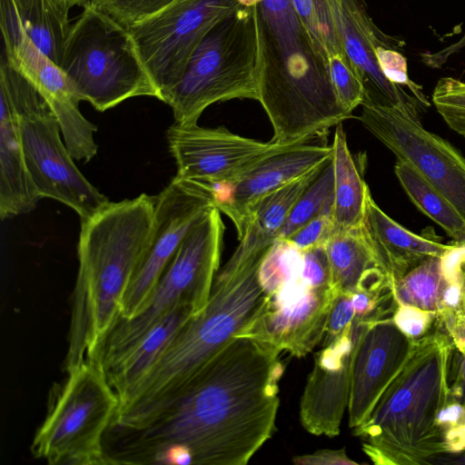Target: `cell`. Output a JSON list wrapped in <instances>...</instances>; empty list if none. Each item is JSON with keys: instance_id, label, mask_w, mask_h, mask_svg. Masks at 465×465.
<instances>
[{"instance_id": "1", "label": "cell", "mask_w": 465, "mask_h": 465, "mask_svg": "<svg viewBox=\"0 0 465 465\" xmlns=\"http://www.w3.org/2000/svg\"><path fill=\"white\" fill-rule=\"evenodd\" d=\"M281 351L232 338L173 397L108 428L109 465H245L272 436Z\"/></svg>"}, {"instance_id": "2", "label": "cell", "mask_w": 465, "mask_h": 465, "mask_svg": "<svg viewBox=\"0 0 465 465\" xmlns=\"http://www.w3.org/2000/svg\"><path fill=\"white\" fill-rule=\"evenodd\" d=\"M257 101L272 142L293 144L322 135L351 114L340 104L325 52L313 41L292 0L256 5Z\"/></svg>"}, {"instance_id": "3", "label": "cell", "mask_w": 465, "mask_h": 465, "mask_svg": "<svg viewBox=\"0 0 465 465\" xmlns=\"http://www.w3.org/2000/svg\"><path fill=\"white\" fill-rule=\"evenodd\" d=\"M154 209L155 197L142 193L109 202L81 220L65 372L92 357L121 317L123 298L149 242Z\"/></svg>"}, {"instance_id": "4", "label": "cell", "mask_w": 465, "mask_h": 465, "mask_svg": "<svg viewBox=\"0 0 465 465\" xmlns=\"http://www.w3.org/2000/svg\"><path fill=\"white\" fill-rule=\"evenodd\" d=\"M451 344L438 321L416 340L411 357L360 425L352 429L378 465L434 464L447 455L438 416L450 398Z\"/></svg>"}, {"instance_id": "5", "label": "cell", "mask_w": 465, "mask_h": 465, "mask_svg": "<svg viewBox=\"0 0 465 465\" xmlns=\"http://www.w3.org/2000/svg\"><path fill=\"white\" fill-rule=\"evenodd\" d=\"M259 267L217 272L204 308L183 325L120 401L118 420L143 414L173 397L252 318L263 299Z\"/></svg>"}, {"instance_id": "6", "label": "cell", "mask_w": 465, "mask_h": 465, "mask_svg": "<svg viewBox=\"0 0 465 465\" xmlns=\"http://www.w3.org/2000/svg\"><path fill=\"white\" fill-rule=\"evenodd\" d=\"M83 7L59 65L80 100L99 112L137 96L161 100L129 28L91 3Z\"/></svg>"}, {"instance_id": "7", "label": "cell", "mask_w": 465, "mask_h": 465, "mask_svg": "<svg viewBox=\"0 0 465 465\" xmlns=\"http://www.w3.org/2000/svg\"><path fill=\"white\" fill-rule=\"evenodd\" d=\"M224 223L216 207L210 209L186 235L163 270L142 310L120 318L96 349L106 372L161 320L181 307L195 314L206 305L217 274Z\"/></svg>"}, {"instance_id": "8", "label": "cell", "mask_w": 465, "mask_h": 465, "mask_svg": "<svg viewBox=\"0 0 465 465\" xmlns=\"http://www.w3.org/2000/svg\"><path fill=\"white\" fill-rule=\"evenodd\" d=\"M256 5L219 22L192 54L180 81L164 95L177 124H197L217 102L257 100Z\"/></svg>"}, {"instance_id": "9", "label": "cell", "mask_w": 465, "mask_h": 465, "mask_svg": "<svg viewBox=\"0 0 465 465\" xmlns=\"http://www.w3.org/2000/svg\"><path fill=\"white\" fill-rule=\"evenodd\" d=\"M52 388L30 450L52 465H108L104 439L119 399L100 361L87 358Z\"/></svg>"}, {"instance_id": "10", "label": "cell", "mask_w": 465, "mask_h": 465, "mask_svg": "<svg viewBox=\"0 0 465 465\" xmlns=\"http://www.w3.org/2000/svg\"><path fill=\"white\" fill-rule=\"evenodd\" d=\"M0 92L6 95L16 115L26 166L39 196L67 205L81 220L105 206L108 198L76 167L51 107L6 60L0 67Z\"/></svg>"}, {"instance_id": "11", "label": "cell", "mask_w": 465, "mask_h": 465, "mask_svg": "<svg viewBox=\"0 0 465 465\" xmlns=\"http://www.w3.org/2000/svg\"><path fill=\"white\" fill-rule=\"evenodd\" d=\"M242 5L246 0H175L129 27L161 101L180 81L206 35Z\"/></svg>"}, {"instance_id": "12", "label": "cell", "mask_w": 465, "mask_h": 465, "mask_svg": "<svg viewBox=\"0 0 465 465\" xmlns=\"http://www.w3.org/2000/svg\"><path fill=\"white\" fill-rule=\"evenodd\" d=\"M338 294L332 286L314 285L302 269L263 293L257 312L234 337L252 338L303 357L322 341Z\"/></svg>"}, {"instance_id": "13", "label": "cell", "mask_w": 465, "mask_h": 465, "mask_svg": "<svg viewBox=\"0 0 465 465\" xmlns=\"http://www.w3.org/2000/svg\"><path fill=\"white\" fill-rule=\"evenodd\" d=\"M362 125L438 189L465 220V157L420 121L387 106L361 104Z\"/></svg>"}, {"instance_id": "14", "label": "cell", "mask_w": 465, "mask_h": 465, "mask_svg": "<svg viewBox=\"0 0 465 465\" xmlns=\"http://www.w3.org/2000/svg\"><path fill=\"white\" fill-rule=\"evenodd\" d=\"M213 207L214 197L209 184L177 176L155 196L149 242L123 298L120 318L131 319L142 310L186 235Z\"/></svg>"}, {"instance_id": "15", "label": "cell", "mask_w": 465, "mask_h": 465, "mask_svg": "<svg viewBox=\"0 0 465 465\" xmlns=\"http://www.w3.org/2000/svg\"><path fill=\"white\" fill-rule=\"evenodd\" d=\"M322 26L342 44L364 88L362 104L393 107L420 121L430 106L409 89L391 82L380 68L376 49L389 35L372 21L360 0H313Z\"/></svg>"}, {"instance_id": "16", "label": "cell", "mask_w": 465, "mask_h": 465, "mask_svg": "<svg viewBox=\"0 0 465 465\" xmlns=\"http://www.w3.org/2000/svg\"><path fill=\"white\" fill-rule=\"evenodd\" d=\"M177 166L176 176L203 183L236 179L262 158L284 145L233 134L224 127L174 123L166 134Z\"/></svg>"}, {"instance_id": "17", "label": "cell", "mask_w": 465, "mask_h": 465, "mask_svg": "<svg viewBox=\"0 0 465 465\" xmlns=\"http://www.w3.org/2000/svg\"><path fill=\"white\" fill-rule=\"evenodd\" d=\"M322 135L284 145L262 158L236 179L210 185L215 207L228 216L238 239L243 234L259 200L308 172L324 165L332 156V145Z\"/></svg>"}, {"instance_id": "18", "label": "cell", "mask_w": 465, "mask_h": 465, "mask_svg": "<svg viewBox=\"0 0 465 465\" xmlns=\"http://www.w3.org/2000/svg\"><path fill=\"white\" fill-rule=\"evenodd\" d=\"M6 61L28 79L57 117L64 141L74 156L92 152L96 126L81 113L66 74L16 25L0 21Z\"/></svg>"}, {"instance_id": "19", "label": "cell", "mask_w": 465, "mask_h": 465, "mask_svg": "<svg viewBox=\"0 0 465 465\" xmlns=\"http://www.w3.org/2000/svg\"><path fill=\"white\" fill-rule=\"evenodd\" d=\"M368 321L354 319L339 338L314 358L300 404V418L310 433L335 437L348 407L354 353Z\"/></svg>"}, {"instance_id": "20", "label": "cell", "mask_w": 465, "mask_h": 465, "mask_svg": "<svg viewBox=\"0 0 465 465\" xmlns=\"http://www.w3.org/2000/svg\"><path fill=\"white\" fill-rule=\"evenodd\" d=\"M415 343L400 330L392 316L368 321L353 358L348 402L351 429L371 414L406 366Z\"/></svg>"}, {"instance_id": "21", "label": "cell", "mask_w": 465, "mask_h": 465, "mask_svg": "<svg viewBox=\"0 0 465 465\" xmlns=\"http://www.w3.org/2000/svg\"><path fill=\"white\" fill-rule=\"evenodd\" d=\"M380 267L387 275L391 288L409 271L430 257H441L453 243L444 244L436 237L416 234L386 214L367 196L361 225Z\"/></svg>"}, {"instance_id": "22", "label": "cell", "mask_w": 465, "mask_h": 465, "mask_svg": "<svg viewBox=\"0 0 465 465\" xmlns=\"http://www.w3.org/2000/svg\"><path fill=\"white\" fill-rule=\"evenodd\" d=\"M324 165L308 172L259 200L252 211L243 234L239 239L238 247L223 266V270L238 271L261 263L265 253L278 239L293 204L318 177Z\"/></svg>"}, {"instance_id": "23", "label": "cell", "mask_w": 465, "mask_h": 465, "mask_svg": "<svg viewBox=\"0 0 465 465\" xmlns=\"http://www.w3.org/2000/svg\"><path fill=\"white\" fill-rule=\"evenodd\" d=\"M40 199L26 166L16 115L0 92V217L26 213Z\"/></svg>"}, {"instance_id": "24", "label": "cell", "mask_w": 465, "mask_h": 465, "mask_svg": "<svg viewBox=\"0 0 465 465\" xmlns=\"http://www.w3.org/2000/svg\"><path fill=\"white\" fill-rule=\"evenodd\" d=\"M325 247L332 286L338 293L379 294L391 289L389 279L377 262L361 226L331 235Z\"/></svg>"}, {"instance_id": "25", "label": "cell", "mask_w": 465, "mask_h": 465, "mask_svg": "<svg viewBox=\"0 0 465 465\" xmlns=\"http://www.w3.org/2000/svg\"><path fill=\"white\" fill-rule=\"evenodd\" d=\"M68 12L59 0H0V20L23 29L58 66L71 26Z\"/></svg>"}, {"instance_id": "26", "label": "cell", "mask_w": 465, "mask_h": 465, "mask_svg": "<svg viewBox=\"0 0 465 465\" xmlns=\"http://www.w3.org/2000/svg\"><path fill=\"white\" fill-rule=\"evenodd\" d=\"M334 172L332 234L343 233L361 225L370 189L363 168L349 150L342 123L336 125L332 142Z\"/></svg>"}, {"instance_id": "27", "label": "cell", "mask_w": 465, "mask_h": 465, "mask_svg": "<svg viewBox=\"0 0 465 465\" xmlns=\"http://www.w3.org/2000/svg\"><path fill=\"white\" fill-rule=\"evenodd\" d=\"M193 315L195 313L189 307L174 310L105 372L119 403L146 375L179 330Z\"/></svg>"}, {"instance_id": "28", "label": "cell", "mask_w": 465, "mask_h": 465, "mask_svg": "<svg viewBox=\"0 0 465 465\" xmlns=\"http://www.w3.org/2000/svg\"><path fill=\"white\" fill-rule=\"evenodd\" d=\"M394 173L413 204L456 241L465 220L453 204L409 163L398 160Z\"/></svg>"}, {"instance_id": "29", "label": "cell", "mask_w": 465, "mask_h": 465, "mask_svg": "<svg viewBox=\"0 0 465 465\" xmlns=\"http://www.w3.org/2000/svg\"><path fill=\"white\" fill-rule=\"evenodd\" d=\"M448 284L440 257H430L409 271L391 289L397 303L438 314Z\"/></svg>"}, {"instance_id": "30", "label": "cell", "mask_w": 465, "mask_h": 465, "mask_svg": "<svg viewBox=\"0 0 465 465\" xmlns=\"http://www.w3.org/2000/svg\"><path fill=\"white\" fill-rule=\"evenodd\" d=\"M333 186L334 172L332 158H331L318 177L293 204L278 238L287 239L322 212L332 210Z\"/></svg>"}, {"instance_id": "31", "label": "cell", "mask_w": 465, "mask_h": 465, "mask_svg": "<svg viewBox=\"0 0 465 465\" xmlns=\"http://www.w3.org/2000/svg\"><path fill=\"white\" fill-rule=\"evenodd\" d=\"M463 297L460 306L437 315V321L450 338L448 382L450 394L465 409V262L461 266Z\"/></svg>"}, {"instance_id": "32", "label": "cell", "mask_w": 465, "mask_h": 465, "mask_svg": "<svg viewBox=\"0 0 465 465\" xmlns=\"http://www.w3.org/2000/svg\"><path fill=\"white\" fill-rule=\"evenodd\" d=\"M327 61L336 96L341 105L351 114L364 100L361 81L344 49L327 54Z\"/></svg>"}, {"instance_id": "33", "label": "cell", "mask_w": 465, "mask_h": 465, "mask_svg": "<svg viewBox=\"0 0 465 465\" xmlns=\"http://www.w3.org/2000/svg\"><path fill=\"white\" fill-rule=\"evenodd\" d=\"M431 100L447 125L465 137V82L450 76L440 78Z\"/></svg>"}, {"instance_id": "34", "label": "cell", "mask_w": 465, "mask_h": 465, "mask_svg": "<svg viewBox=\"0 0 465 465\" xmlns=\"http://www.w3.org/2000/svg\"><path fill=\"white\" fill-rule=\"evenodd\" d=\"M175 0H91L120 24L131 27L159 13Z\"/></svg>"}, {"instance_id": "35", "label": "cell", "mask_w": 465, "mask_h": 465, "mask_svg": "<svg viewBox=\"0 0 465 465\" xmlns=\"http://www.w3.org/2000/svg\"><path fill=\"white\" fill-rule=\"evenodd\" d=\"M438 425L442 432L447 455L465 452V409L451 397L438 416Z\"/></svg>"}, {"instance_id": "36", "label": "cell", "mask_w": 465, "mask_h": 465, "mask_svg": "<svg viewBox=\"0 0 465 465\" xmlns=\"http://www.w3.org/2000/svg\"><path fill=\"white\" fill-rule=\"evenodd\" d=\"M392 319L404 334L416 341L432 330L437 321V314L417 307L397 303Z\"/></svg>"}, {"instance_id": "37", "label": "cell", "mask_w": 465, "mask_h": 465, "mask_svg": "<svg viewBox=\"0 0 465 465\" xmlns=\"http://www.w3.org/2000/svg\"><path fill=\"white\" fill-rule=\"evenodd\" d=\"M332 210H326L287 239L302 251L325 245L332 234Z\"/></svg>"}, {"instance_id": "38", "label": "cell", "mask_w": 465, "mask_h": 465, "mask_svg": "<svg viewBox=\"0 0 465 465\" xmlns=\"http://www.w3.org/2000/svg\"><path fill=\"white\" fill-rule=\"evenodd\" d=\"M355 317L351 295L339 293L333 300L322 340V346L341 336L351 326Z\"/></svg>"}, {"instance_id": "39", "label": "cell", "mask_w": 465, "mask_h": 465, "mask_svg": "<svg viewBox=\"0 0 465 465\" xmlns=\"http://www.w3.org/2000/svg\"><path fill=\"white\" fill-rule=\"evenodd\" d=\"M292 461L302 465H357L351 460L344 449L321 450L310 454L296 456Z\"/></svg>"}, {"instance_id": "40", "label": "cell", "mask_w": 465, "mask_h": 465, "mask_svg": "<svg viewBox=\"0 0 465 465\" xmlns=\"http://www.w3.org/2000/svg\"><path fill=\"white\" fill-rule=\"evenodd\" d=\"M465 46V35L456 43L436 53L422 54V62L431 68H440L450 55L459 52Z\"/></svg>"}, {"instance_id": "41", "label": "cell", "mask_w": 465, "mask_h": 465, "mask_svg": "<svg viewBox=\"0 0 465 465\" xmlns=\"http://www.w3.org/2000/svg\"><path fill=\"white\" fill-rule=\"evenodd\" d=\"M62 4L67 6L69 9L74 5H85L90 3V0H59Z\"/></svg>"}, {"instance_id": "42", "label": "cell", "mask_w": 465, "mask_h": 465, "mask_svg": "<svg viewBox=\"0 0 465 465\" xmlns=\"http://www.w3.org/2000/svg\"><path fill=\"white\" fill-rule=\"evenodd\" d=\"M455 242L457 243H460V244H463L465 245V229L463 230V232L460 233V235L459 236V238L454 241Z\"/></svg>"}, {"instance_id": "43", "label": "cell", "mask_w": 465, "mask_h": 465, "mask_svg": "<svg viewBox=\"0 0 465 465\" xmlns=\"http://www.w3.org/2000/svg\"><path fill=\"white\" fill-rule=\"evenodd\" d=\"M262 0H246L247 5H253L260 3Z\"/></svg>"}, {"instance_id": "44", "label": "cell", "mask_w": 465, "mask_h": 465, "mask_svg": "<svg viewBox=\"0 0 465 465\" xmlns=\"http://www.w3.org/2000/svg\"><path fill=\"white\" fill-rule=\"evenodd\" d=\"M463 454V457L460 460H457L455 463H465V452Z\"/></svg>"}]
</instances>
